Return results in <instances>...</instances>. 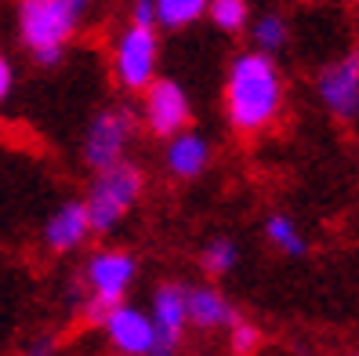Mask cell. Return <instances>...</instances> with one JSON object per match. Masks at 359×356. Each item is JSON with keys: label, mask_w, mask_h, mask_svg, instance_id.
I'll list each match as a JSON object with an SVG mask.
<instances>
[{"label": "cell", "mask_w": 359, "mask_h": 356, "mask_svg": "<svg viewBox=\"0 0 359 356\" xmlns=\"http://www.w3.org/2000/svg\"><path fill=\"white\" fill-rule=\"evenodd\" d=\"M73 4H80L83 11H91V4H95V0H73Z\"/></svg>", "instance_id": "603a6c76"}, {"label": "cell", "mask_w": 359, "mask_h": 356, "mask_svg": "<svg viewBox=\"0 0 359 356\" xmlns=\"http://www.w3.org/2000/svg\"><path fill=\"white\" fill-rule=\"evenodd\" d=\"M262 233H265V240L276 247L280 255H287V258H302V255H309V237L302 233V225L294 222L290 215H283V211L265 215Z\"/></svg>", "instance_id": "9a60e30c"}, {"label": "cell", "mask_w": 359, "mask_h": 356, "mask_svg": "<svg viewBox=\"0 0 359 356\" xmlns=\"http://www.w3.org/2000/svg\"><path fill=\"white\" fill-rule=\"evenodd\" d=\"M210 0H156V29L160 33H185L207 18Z\"/></svg>", "instance_id": "2e32d148"}, {"label": "cell", "mask_w": 359, "mask_h": 356, "mask_svg": "<svg viewBox=\"0 0 359 356\" xmlns=\"http://www.w3.org/2000/svg\"><path fill=\"white\" fill-rule=\"evenodd\" d=\"M138 131H142L138 110L123 106V102L102 106L80 135V164L88 167V171H102V167H113L120 160H128Z\"/></svg>", "instance_id": "8992f818"}, {"label": "cell", "mask_w": 359, "mask_h": 356, "mask_svg": "<svg viewBox=\"0 0 359 356\" xmlns=\"http://www.w3.org/2000/svg\"><path fill=\"white\" fill-rule=\"evenodd\" d=\"M80 280H83V317H88V324L102 327L105 312L128 298V291L135 287L138 255L128 247H95L83 262Z\"/></svg>", "instance_id": "277c9868"}, {"label": "cell", "mask_w": 359, "mask_h": 356, "mask_svg": "<svg viewBox=\"0 0 359 356\" xmlns=\"http://www.w3.org/2000/svg\"><path fill=\"white\" fill-rule=\"evenodd\" d=\"M95 233H91V218H88V207L83 200H62L55 211L44 218L40 225V244L51 255H73L88 244Z\"/></svg>", "instance_id": "8fae6325"}, {"label": "cell", "mask_w": 359, "mask_h": 356, "mask_svg": "<svg viewBox=\"0 0 359 356\" xmlns=\"http://www.w3.org/2000/svg\"><path fill=\"white\" fill-rule=\"evenodd\" d=\"M142 197H145V171L131 157L113 167H102V171H91L88 190L80 197L83 207H88V218H91V233L95 237L116 233L135 215Z\"/></svg>", "instance_id": "3957f363"}, {"label": "cell", "mask_w": 359, "mask_h": 356, "mask_svg": "<svg viewBox=\"0 0 359 356\" xmlns=\"http://www.w3.org/2000/svg\"><path fill=\"white\" fill-rule=\"evenodd\" d=\"M11 91H15V62L0 51V106L11 98Z\"/></svg>", "instance_id": "44dd1931"}, {"label": "cell", "mask_w": 359, "mask_h": 356, "mask_svg": "<svg viewBox=\"0 0 359 356\" xmlns=\"http://www.w3.org/2000/svg\"><path fill=\"white\" fill-rule=\"evenodd\" d=\"M185 305H189V327H196V331H229L240 320L236 305H232L229 295L215 284L185 287Z\"/></svg>", "instance_id": "4fadbf2b"}, {"label": "cell", "mask_w": 359, "mask_h": 356, "mask_svg": "<svg viewBox=\"0 0 359 356\" xmlns=\"http://www.w3.org/2000/svg\"><path fill=\"white\" fill-rule=\"evenodd\" d=\"M102 331H105V342L116 349V356H153V349H156V331H153L149 309L131 305L128 298L105 312Z\"/></svg>", "instance_id": "9c48e42d"}, {"label": "cell", "mask_w": 359, "mask_h": 356, "mask_svg": "<svg viewBox=\"0 0 359 356\" xmlns=\"http://www.w3.org/2000/svg\"><path fill=\"white\" fill-rule=\"evenodd\" d=\"M258 349H262V327L240 317L229 327V352L232 356H255Z\"/></svg>", "instance_id": "d6986e66"}, {"label": "cell", "mask_w": 359, "mask_h": 356, "mask_svg": "<svg viewBox=\"0 0 359 356\" xmlns=\"http://www.w3.org/2000/svg\"><path fill=\"white\" fill-rule=\"evenodd\" d=\"M128 22L156 26V0H131L128 4Z\"/></svg>", "instance_id": "ffe728a7"}, {"label": "cell", "mask_w": 359, "mask_h": 356, "mask_svg": "<svg viewBox=\"0 0 359 356\" xmlns=\"http://www.w3.org/2000/svg\"><path fill=\"white\" fill-rule=\"evenodd\" d=\"M348 356H359V352H348Z\"/></svg>", "instance_id": "cb8c5ba5"}, {"label": "cell", "mask_w": 359, "mask_h": 356, "mask_svg": "<svg viewBox=\"0 0 359 356\" xmlns=\"http://www.w3.org/2000/svg\"><path fill=\"white\" fill-rule=\"evenodd\" d=\"M247 37H250V48H258L265 55H283L290 48V22L283 11H262L250 18L247 26Z\"/></svg>", "instance_id": "5bb4252c"}, {"label": "cell", "mask_w": 359, "mask_h": 356, "mask_svg": "<svg viewBox=\"0 0 359 356\" xmlns=\"http://www.w3.org/2000/svg\"><path fill=\"white\" fill-rule=\"evenodd\" d=\"M149 317L156 331V349L153 356H175L185 342L189 331V305H185V284H160L153 291Z\"/></svg>", "instance_id": "30bf717a"}, {"label": "cell", "mask_w": 359, "mask_h": 356, "mask_svg": "<svg viewBox=\"0 0 359 356\" xmlns=\"http://www.w3.org/2000/svg\"><path fill=\"white\" fill-rule=\"evenodd\" d=\"M210 160H215V145L196 128H185L163 142V171L175 182H196L207 175Z\"/></svg>", "instance_id": "7c38bea8"}, {"label": "cell", "mask_w": 359, "mask_h": 356, "mask_svg": "<svg viewBox=\"0 0 359 356\" xmlns=\"http://www.w3.org/2000/svg\"><path fill=\"white\" fill-rule=\"evenodd\" d=\"M316 98L341 124H352L359 117V48H348L345 55L330 58L316 73Z\"/></svg>", "instance_id": "ba28073f"}, {"label": "cell", "mask_w": 359, "mask_h": 356, "mask_svg": "<svg viewBox=\"0 0 359 356\" xmlns=\"http://www.w3.org/2000/svg\"><path fill=\"white\" fill-rule=\"evenodd\" d=\"M222 113L229 128L243 138H258L276 128L287 113V77L276 55L247 48L229 58L222 80Z\"/></svg>", "instance_id": "6da1fadb"}, {"label": "cell", "mask_w": 359, "mask_h": 356, "mask_svg": "<svg viewBox=\"0 0 359 356\" xmlns=\"http://www.w3.org/2000/svg\"><path fill=\"white\" fill-rule=\"evenodd\" d=\"M250 18H255L250 0H210V4H207V22L215 26L218 33H225V37L247 33Z\"/></svg>", "instance_id": "e0dca14e"}, {"label": "cell", "mask_w": 359, "mask_h": 356, "mask_svg": "<svg viewBox=\"0 0 359 356\" xmlns=\"http://www.w3.org/2000/svg\"><path fill=\"white\" fill-rule=\"evenodd\" d=\"M22 356H58V345H55V338H48V334H36L33 342H26Z\"/></svg>", "instance_id": "7402d4cb"}, {"label": "cell", "mask_w": 359, "mask_h": 356, "mask_svg": "<svg viewBox=\"0 0 359 356\" xmlns=\"http://www.w3.org/2000/svg\"><path fill=\"white\" fill-rule=\"evenodd\" d=\"M240 265V244L232 237H210L200 247V269L207 277H225Z\"/></svg>", "instance_id": "ac0fdd59"}, {"label": "cell", "mask_w": 359, "mask_h": 356, "mask_svg": "<svg viewBox=\"0 0 359 356\" xmlns=\"http://www.w3.org/2000/svg\"><path fill=\"white\" fill-rule=\"evenodd\" d=\"M138 124L145 135L167 142L171 135L193 128V95L175 77H156L149 88L138 95Z\"/></svg>", "instance_id": "52a82bcc"}, {"label": "cell", "mask_w": 359, "mask_h": 356, "mask_svg": "<svg viewBox=\"0 0 359 356\" xmlns=\"http://www.w3.org/2000/svg\"><path fill=\"white\" fill-rule=\"evenodd\" d=\"M83 18H88V11L73 4V0H18L15 33H18V44L26 48V55L36 66L51 70L66 58Z\"/></svg>", "instance_id": "7a4b0ae2"}, {"label": "cell", "mask_w": 359, "mask_h": 356, "mask_svg": "<svg viewBox=\"0 0 359 356\" xmlns=\"http://www.w3.org/2000/svg\"><path fill=\"white\" fill-rule=\"evenodd\" d=\"M163 40L156 26L123 22L109 44V77L123 95H142L160 77Z\"/></svg>", "instance_id": "5b68a950"}]
</instances>
